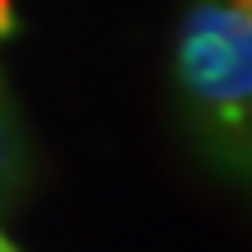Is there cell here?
I'll use <instances>...</instances> for the list:
<instances>
[{
  "mask_svg": "<svg viewBox=\"0 0 252 252\" xmlns=\"http://www.w3.org/2000/svg\"><path fill=\"white\" fill-rule=\"evenodd\" d=\"M14 173V135H9V122L5 112H0V187H5V178Z\"/></svg>",
  "mask_w": 252,
  "mask_h": 252,
  "instance_id": "cell-2",
  "label": "cell"
},
{
  "mask_svg": "<svg viewBox=\"0 0 252 252\" xmlns=\"http://www.w3.org/2000/svg\"><path fill=\"white\" fill-rule=\"evenodd\" d=\"M173 70L210 159L252 187V14L229 0H191Z\"/></svg>",
  "mask_w": 252,
  "mask_h": 252,
  "instance_id": "cell-1",
  "label": "cell"
},
{
  "mask_svg": "<svg viewBox=\"0 0 252 252\" xmlns=\"http://www.w3.org/2000/svg\"><path fill=\"white\" fill-rule=\"evenodd\" d=\"M0 252H19V248H14V243H9V238H5V234H0Z\"/></svg>",
  "mask_w": 252,
  "mask_h": 252,
  "instance_id": "cell-3",
  "label": "cell"
}]
</instances>
